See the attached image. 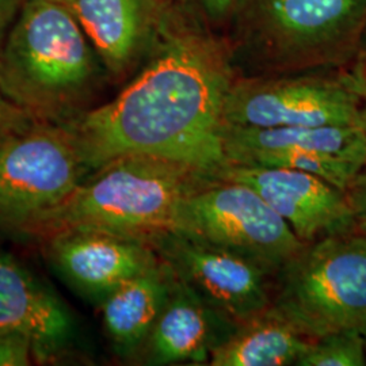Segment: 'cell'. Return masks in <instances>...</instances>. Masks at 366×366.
I'll list each match as a JSON object with an SVG mask.
<instances>
[{
    "label": "cell",
    "instance_id": "cell-1",
    "mask_svg": "<svg viewBox=\"0 0 366 366\" xmlns=\"http://www.w3.org/2000/svg\"><path fill=\"white\" fill-rule=\"evenodd\" d=\"M234 79L229 51L169 4L137 78L113 101L66 124L90 172L116 157L144 155L214 174L227 166L224 105Z\"/></svg>",
    "mask_w": 366,
    "mask_h": 366
},
{
    "label": "cell",
    "instance_id": "cell-2",
    "mask_svg": "<svg viewBox=\"0 0 366 366\" xmlns=\"http://www.w3.org/2000/svg\"><path fill=\"white\" fill-rule=\"evenodd\" d=\"M213 177L209 171L160 157H116L89 172L27 235L42 239L71 227H86L152 246L164 236L182 234L189 198Z\"/></svg>",
    "mask_w": 366,
    "mask_h": 366
},
{
    "label": "cell",
    "instance_id": "cell-3",
    "mask_svg": "<svg viewBox=\"0 0 366 366\" xmlns=\"http://www.w3.org/2000/svg\"><path fill=\"white\" fill-rule=\"evenodd\" d=\"M84 30L59 0H26L0 44V92L36 121L83 114L101 74Z\"/></svg>",
    "mask_w": 366,
    "mask_h": 366
},
{
    "label": "cell",
    "instance_id": "cell-4",
    "mask_svg": "<svg viewBox=\"0 0 366 366\" xmlns=\"http://www.w3.org/2000/svg\"><path fill=\"white\" fill-rule=\"evenodd\" d=\"M272 307L310 340L366 328V232L304 243L275 274Z\"/></svg>",
    "mask_w": 366,
    "mask_h": 366
},
{
    "label": "cell",
    "instance_id": "cell-5",
    "mask_svg": "<svg viewBox=\"0 0 366 366\" xmlns=\"http://www.w3.org/2000/svg\"><path fill=\"white\" fill-rule=\"evenodd\" d=\"M243 44L267 69L293 72L357 59L366 0H246Z\"/></svg>",
    "mask_w": 366,
    "mask_h": 366
},
{
    "label": "cell",
    "instance_id": "cell-6",
    "mask_svg": "<svg viewBox=\"0 0 366 366\" xmlns=\"http://www.w3.org/2000/svg\"><path fill=\"white\" fill-rule=\"evenodd\" d=\"M89 172L68 124L33 119L0 134V228L27 235Z\"/></svg>",
    "mask_w": 366,
    "mask_h": 366
},
{
    "label": "cell",
    "instance_id": "cell-7",
    "mask_svg": "<svg viewBox=\"0 0 366 366\" xmlns=\"http://www.w3.org/2000/svg\"><path fill=\"white\" fill-rule=\"evenodd\" d=\"M257 263L270 275L304 246L275 210L243 183L213 177L189 198L183 232Z\"/></svg>",
    "mask_w": 366,
    "mask_h": 366
},
{
    "label": "cell",
    "instance_id": "cell-8",
    "mask_svg": "<svg viewBox=\"0 0 366 366\" xmlns=\"http://www.w3.org/2000/svg\"><path fill=\"white\" fill-rule=\"evenodd\" d=\"M224 124L251 128L362 127L361 102L345 81L319 75L234 79Z\"/></svg>",
    "mask_w": 366,
    "mask_h": 366
},
{
    "label": "cell",
    "instance_id": "cell-9",
    "mask_svg": "<svg viewBox=\"0 0 366 366\" xmlns=\"http://www.w3.org/2000/svg\"><path fill=\"white\" fill-rule=\"evenodd\" d=\"M227 164L304 171L343 193L366 159V129L350 127L251 128L224 124Z\"/></svg>",
    "mask_w": 366,
    "mask_h": 366
},
{
    "label": "cell",
    "instance_id": "cell-10",
    "mask_svg": "<svg viewBox=\"0 0 366 366\" xmlns=\"http://www.w3.org/2000/svg\"><path fill=\"white\" fill-rule=\"evenodd\" d=\"M152 247L179 280L237 325L272 307V275L235 252L189 234L164 236Z\"/></svg>",
    "mask_w": 366,
    "mask_h": 366
},
{
    "label": "cell",
    "instance_id": "cell-11",
    "mask_svg": "<svg viewBox=\"0 0 366 366\" xmlns=\"http://www.w3.org/2000/svg\"><path fill=\"white\" fill-rule=\"evenodd\" d=\"M42 240L54 273L83 299L95 304L160 262L149 243L94 228L71 227Z\"/></svg>",
    "mask_w": 366,
    "mask_h": 366
},
{
    "label": "cell",
    "instance_id": "cell-12",
    "mask_svg": "<svg viewBox=\"0 0 366 366\" xmlns=\"http://www.w3.org/2000/svg\"><path fill=\"white\" fill-rule=\"evenodd\" d=\"M214 177L251 187L304 243L354 228L353 213L345 193L314 174L228 163Z\"/></svg>",
    "mask_w": 366,
    "mask_h": 366
},
{
    "label": "cell",
    "instance_id": "cell-13",
    "mask_svg": "<svg viewBox=\"0 0 366 366\" xmlns=\"http://www.w3.org/2000/svg\"><path fill=\"white\" fill-rule=\"evenodd\" d=\"M0 331L26 335L39 364L66 353L76 331L61 299L4 251H0Z\"/></svg>",
    "mask_w": 366,
    "mask_h": 366
},
{
    "label": "cell",
    "instance_id": "cell-14",
    "mask_svg": "<svg viewBox=\"0 0 366 366\" xmlns=\"http://www.w3.org/2000/svg\"><path fill=\"white\" fill-rule=\"evenodd\" d=\"M75 16L102 66L122 75L155 46L167 6L163 0H59Z\"/></svg>",
    "mask_w": 366,
    "mask_h": 366
},
{
    "label": "cell",
    "instance_id": "cell-15",
    "mask_svg": "<svg viewBox=\"0 0 366 366\" xmlns=\"http://www.w3.org/2000/svg\"><path fill=\"white\" fill-rule=\"evenodd\" d=\"M236 327L237 323L210 307L175 275L162 314L139 357L147 365L209 364L212 353Z\"/></svg>",
    "mask_w": 366,
    "mask_h": 366
},
{
    "label": "cell",
    "instance_id": "cell-16",
    "mask_svg": "<svg viewBox=\"0 0 366 366\" xmlns=\"http://www.w3.org/2000/svg\"><path fill=\"white\" fill-rule=\"evenodd\" d=\"M174 277L170 266L160 259L99 304L106 335L119 357H139L170 295Z\"/></svg>",
    "mask_w": 366,
    "mask_h": 366
},
{
    "label": "cell",
    "instance_id": "cell-17",
    "mask_svg": "<svg viewBox=\"0 0 366 366\" xmlns=\"http://www.w3.org/2000/svg\"><path fill=\"white\" fill-rule=\"evenodd\" d=\"M312 340L273 307L237 325L210 355V366L296 365Z\"/></svg>",
    "mask_w": 366,
    "mask_h": 366
},
{
    "label": "cell",
    "instance_id": "cell-18",
    "mask_svg": "<svg viewBox=\"0 0 366 366\" xmlns=\"http://www.w3.org/2000/svg\"><path fill=\"white\" fill-rule=\"evenodd\" d=\"M297 366H365L364 334L355 330L331 332L312 340Z\"/></svg>",
    "mask_w": 366,
    "mask_h": 366
},
{
    "label": "cell",
    "instance_id": "cell-19",
    "mask_svg": "<svg viewBox=\"0 0 366 366\" xmlns=\"http://www.w3.org/2000/svg\"><path fill=\"white\" fill-rule=\"evenodd\" d=\"M34 360L31 340L14 331H0V366L30 365Z\"/></svg>",
    "mask_w": 366,
    "mask_h": 366
},
{
    "label": "cell",
    "instance_id": "cell-20",
    "mask_svg": "<svg viewBox=\"0 0 366 366\" xmlns=\"http://www.w3.org/2000/svg\"><path fill=\"white\" fill-rule=\"evenodd\" d=\"M175 7L192 16H202L210 21H220L231 14L239 13L246 0H171Z\"/></svg>",
    "mask_w": 366,
    "mask_h": 366
},
{
    "label": "cell",
    "instance_id": "cell-21",
    "mask_svg": "<svg viewBox=\"0 0 366 366\" xmlns=\"http://www.w3.org/2000/svg\"><path fill=\"white\" fill-rule=\"evenodd\" d=\"M353 213L354 227L366 232V159L345 190Z\"/></svg>",
    "mask_w": 366,
    "mask_h": 366
},
{
    "label": "cell",
    "instance_id": "cell-22",
    "mask_svg": "<svg viewBox=\"0 0 366 366\" xmlns=\"http://www.w3.org/2000/svg\"><path fill=\"white\" fill-rule=\"evenodd\" d=\"M342 76L360 98L362 125L366 129V54L360 53L352 68L345 71Z\"/></svg>",
    "mask_w": 366,
    "mask_h": 366
},
{
    "label": "cell",
    "instance_id": "cell-23",
    "mask_svg": "<svg viewBox=\"0 0 366 366\" xmlns=\"http://www.w3.org/2000/svg\"><path fill=\"white\" fill-rule=\"evenodd\" d=\"M30 121H33V118L29 117L24 110L14 105L0 92V134L24 127Z\"/></svg>",
    "mask_w": 366,
    "mask_h": 366
},
{
    "label": "cell",
    "instance_id": "cell-24",
    "mask_svg": "<svg viewBox=\"0 0 366 366\" xmlns=\"http://www.w3.org/2000/svg\"><path fill=\"white\" fill-rule=\"evenodd\" d=\"M25 1L26 0H0V44L13 26Z\"/></svg>",
    "mask_w": 366,
    "mask_h": 366
},
{
    "label": "cell",
    "instance_id": "cell-25",
    "mask_svg": "<svg viewBox=\"0 0 366 366\" xmlns=\"http://www.w3.org/2000/svg\"><path fill=\"white\" fill-rule=\"evenodd\" d=\"M360 53L366 54V27L364 30V34H362V39H361V51H360Z\"/></svg>",
    "mask_w": 366,
    "mask_h": 366
},
{
    "label": "cell",
    "instance_id": "cell-26",
    "mask_svg": "<svg viewBox=\"0 0 366 366\" xmlns=\"http://www.w3.org/2000/svg\"><path fill=\"white\" fill-rule=\"evenodd\" d=\"M362 334H364V338H365V346H366V328H365V330H364V332H362Z\"/></svg>",
    "mask_w": 366,
    "mask_h": 366
}]
</instances>
